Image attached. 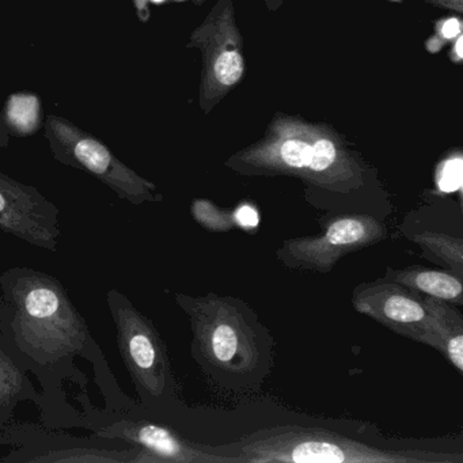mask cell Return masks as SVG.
Masks as SVG:
<instances>
[{
  "instance_id": "cell-1",
  "label": "cell",
  "mask_w": 463,
  "mask_h": 463,
  "mask_svg": "<svg viewBox=\"0 0 463 463\" xmlns=\"http://www.w3.org/2000/svg\"><path fill=\"white\" fill-rule=\"evenodd\" d=\"M175 300L188 317L192 359L211 390L226 397L254 394L275 367V338L259 313L240 298L210 291Z\"/></svg>"
},
{
  "instance_id": "cell-2",
  "label": "cell",
  "mask_w": 463,
  "mask_h": 463,
  "mask_svg": "<svg viewBox=\"0 0 463 463\" xmlns=\"http://www.w3.org/2000/svg\"><path fill=\"white\" fill-rule=\"evenodd\" d=\"M0 283L14 307L13 338L39 364L74 356L88 346V324L58 279L15 268L5 273Z\"/></svg>"
},
{
  "instance_id": "cell-3",
  "label": "cell",
  "mask_w": 463,
  "mask_h": 463,
  "mask_svg": "<svg viewBox=\"0 0 463 463\" xmlns=\"http://www.w3.org/2000/svg\"><path fill=\"white\" fill-rule=\"evenodd\" d=\"M207 451L234 458L237 463H462V454L425 449H389L318 428L283 425L257 430Z\"/></svg>"
},
{
  "instance_id": "cell-4",
  "label": "cell",
  "mask_w": 463,
  "mask_h": 463,
  "mask_svg": "<svg viewBox=\"0 0 463 463\" xmlns=\"http://www.w3.org/2000/svg\"><path fill=\"white\" fill-rule=\"evenodd\" d=\"M107 297L121 359L143 402L159 406L177 398L178 384L166 343L154 322L118 289H110Z\"/></svg>"
},
{
  "instance_id": "cell-5",
  "label": "cell",
  "mask_w": 463,
  "mask_h": 463,
  "mask_svg": "<svg viewBox=\"0 0 463 463\" xmlns=\"http://www.w3.org/2000/svg\"><path fill=\"white\" fill-rule=\"evenodd\" d=\"M45 139L56 161L93 175L120 199L135 205L164 200L153 183L129 169L101 140L83 131L69 118L48 115Z\"/></svg>"
},
{
  "instance_id": "cell-6",
  "label": "cell",
  "mask_w": 463,
  "mask_h": 463,
  "mask_svg": "<svg viewBox=\"0 0 463 463\" xmlns=\"http://www.w3.org/2000/svg\"><path fill=\"white\" fill-rule=\"evenodd\" d=\"M387 222L370 213H326L322 232L284 240L275 256L289 270L329 273L348 254L389 240Z\"/></svg>"
},
{
  "instance_id": "cell-7",
  "label": "cell",
  "mask_w": 463,
  "mask_h": 463,
  "mask_svg": "<svg viewBox=\"0 0 463 463\" xmlns=\"http://www.w3.org/2000/svg\"><path fill=\"white\" fill-rule=\"evenodd\" d=\"M351 303L356 313L395 335L419 344L424 341L430 313L420 292L383 276L357 284L352 289Z\"/></svg>"
},
{
  "instance_id": "cell-8",
  "label": "cell",
  "mask_w": 463,
  "mask_h": 463,
  "mask_svg": "<svg viewBox=\"0 0 463 463\" xmlns=\"http://www.w3.org/2000/svg\"><path fill=\"white\" fill-rule=\"evenodd\" d=\"M0 230L29 245L58 250L59 210L34 186L0 172Z\"/></svg>"
},
{
  "instance_id": "cell-9",
  "label": "cell",
  "mask_w": 463,
  "mask_h": 463,
  "mask_svg": "<svg viewBox=\"0 0 463 463\" xmlns=\"http://www.w3.org/2000/svg\"><path fill=\"white\" fill-rule=\"evenodd\" d=\"M99 435L121 438L135 447L137 463H237L234 458L207 451L203 444L181 438L177 432L150 421H127L116 424Z\"/></svg>"
},
{
  "instance_id": "cell-10",
  "label": "cell",
  "mask_w": 463,
  "mask_h": 463,
  "mask_svg": "<svg viewBox=\"0 0 463 463\" xmlns=\"http://www.w3.org/2000/svg\"><path fill=\"white\" fill-rule=\"evenodd\" d=\"M424 298L430 319L422 344L443 354L449 364L463 373V317L452 303L436 298Z\"/></svg>"
},
{
  "instance_id": "cell-11",
  "label": "cell",
  "mask_w": 463,
  "mask_h": 463,
  "mask_svg": "<svg viewBox=\"0 0 463 463\" xmlns=\"http://www.w3.org/2000/svg\"><path fill=\"white\" fill-rule=\"evenodd\" d=\"M384 278L409 287L420 294L436 299L446 300L462 307V278L446 269H430L422 265H409L405 268L387 267Z\"/></svg>"
},
{
  "instance_id": "cell-12",
  "label": "cell",
  "mask_w": 463,
  "mask_h": 463,
  "mask_svg": "<svg viewBox=\"0 0 463 463\" xmlns=\"http://www.w3.org/2000/svg\"><path fill=\"white\" fill-rule=\"evenodd\" d=\"M406 238L421 249V256L463 279V240L436 230L406 232Z\"/></svg>"
},
{
  "instance_id": "cell-13",
  "label": "cell",
  "mask_w": 463,
  "mask_h": 463,
  "mask_svg": "<svg viewBox=\"0 0 463 463\" xmlns=\"http://www.w3.org/2000/svg\"><path fill=\"white\" fill-rule=\"evenodd\" d=\"M135 447L129 451H105V449H77L48 452L31 458L33 462H132Z\"/></svg>"
},
{
  "instance_id": "cell-14",
  "label": "cell",
  "mask_w": 463,
  "mask_h": 463,
  "mask_svg": "<svg viewBox=\"0 0 463 463\" xmlns=\"http://www.w3.org/2000/svg\"><path fill=\"white\" fill-rule=\"evenodd\" d=\"M25 375L4 352H0V411L9 409L24 390Z\"/></svg>"
},
{
  "instance_id": "cell-15",
  "label": "cell",
  "mask_w": 463,
  "mask_h": 463,
  "mask_svg": "<svg viewBox=\"0 0 463 463\" xmlns=\"http://www.w3.org/2000/svg\"><path fill=\"white\" fill-rule=\"evenodd\" d=\"M192 216L196 219L200 226L211 232H229L232 227L238 226L235 213H226L208 202H194L192 205Z\"/></svg>"
},
{
  "instance_id": "cell-16",
  "label": "cell",
  "mask_w": 463,
  "mask_h": 463,
  "mask_svg": "<svg viewBox=\"0 0 463 463\" xmlns=\"http://www.w3.org/2000/svg\"><path fill=\"white\" fill-rule=\"evenodd\" d=\"M337 161V150L329 140H319L311 147L310 164L308 170L311 175L324 177L326 172L335 167Z\"/></svg>"
},
{
  "instance_id": "cell-17",
  "label": "cell",
  "mask_w": 463,
  "mask_h": 463,
  "mask_svg": "<svg viewBox=\"0 0 463 463\" xmlns=\"http://www.w3.org/2000/svg\"><path fill=\"white\" fill-rule=\"evenodd\" d=\"M311 146L300 140H287L280 148V159L288 169H308Z\"/></svg>"
},
{
  "instance_id": "cell-18",
  "label": "cell",
  "mask_w": 463,
  "mask_h": 463,
  "mask_svg": "<svg viewBox=\"0 0 463 463\" xmlns=\"http://www.w3.org/2000/svg\"><path fill=\"white\" fill-rule=\"evenodd\" d=\"M243 63L237 52H224L215 63V75L226 86L235 85L242 77Z\"/></svg>"
},
{
  "instance_id": "cell-19",
  "label": "cell",
  "mask_w": 463,
  "mask_h": 463,
  "mask_svg": "<svg viewBox=\"0 0 463 463\" xmlns=\"http://www.w3.org/2000/svg\"><path fill=\"white\" fill-rule=\"evenodd\" d=\"M460 178H462V162L459 159L447 164L446 169L443 173V180H441V188L446 191H451V189L458 188L460 184Z\"/></svg>"
},
{
  "instance_id": "cell-20",
  "label": "cell",
  "mask_w": 463,
  "mask_h": 463,
  "mask_svg": "<svg viewBox=\"0 0 463 463\" xmlns=\"http://www.w3.org/2000/svg\"><path fill=\"white\" fill-rule=\"evenodd\" d=\"M10 143V132L6 126V120H5V115L0 110V148L9 147Z\"/></svg>"
},
{
  "instance_id": "cell-21",
  "label": "cell",
  "mask_w": 463,
  "mask_h": 463,
  "mask_svg": "<svg viewBox=\"0 0 463 463\" xmlns=\"http://www.w3.org/2000/svg\"><path fill=\"white\" fill-rule=\"evenodd\" d=\"M459 23H458V20H449L447 21L446 24H444L443 26V34L444 37H447V39H454L455 36H458L459 34Z\"/></svg>"
},
{
  "instance_id": "cell-22",
  "label": "cell",
  "mask_w": 463,
  "mask_h": 463,
  "mask_svg": "<svg viewBox=\"0 0 463 463\" xmlns=\"http://www.w3.org/2000/svg\"><path fill=\"white\" fill-rule=\"evenodd\" d=\"M462 44H463V40L462 39L458 40L457 53H458V56H459V58H463Z\"/></svg>"
},
{
  "instance_id": "cell-23",
  "label": "cell",
  "mask_w": 463,
  "mask_h": 463,
  "mask_svg": "<svg viewBox=\"0 0 463 463\" xmlns=\"http://www.w3.org/2000/svg\"><path fill=\"white\" fill-rule=\"evenodd\" d=\"M153 2H156V4H161L162 0H153Z\"/></svg>"
}]
</instances>
